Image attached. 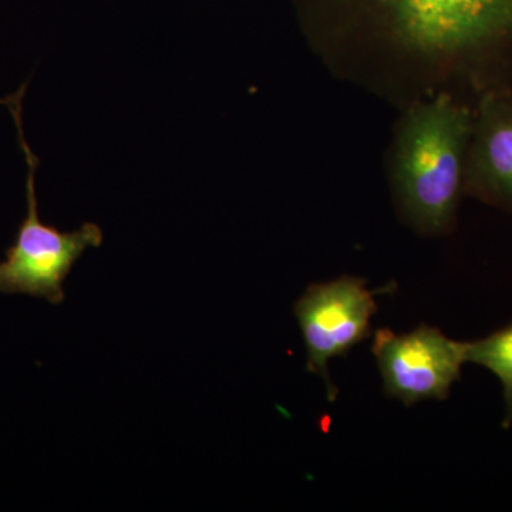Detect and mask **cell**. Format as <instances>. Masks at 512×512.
I'll return each mask as SVG.
<instances>
[{"label":"cell","mask_w":512,"mask_h":512,"mask_svg":"<svg viewBox=\"0 0 512 512\" xmlns=\"http://www.w3.org/2000/svg\"><path fill=\"white\" fill-rule=\"evenodd\" d=\"M293 312L308 353L306 369L322 379L328 399L335 402L339 392L330 377L329 362L345 357L369 338L370 320L377 313L375 292L366 288V279L345 275L309 286Z\"/></svg>","instance_id":"4"},{"label":"cell","mask_w":512,"mask_h":512,"mask_svg":"<svg viewBox=\"0 0 512 512\" xmlns=\"http://www.w3.org/2000/svg\"><path fill=\"white\" fill-rule=\"evenodd\" d=\"M10 99H12V94H10L8 97H5V99H0V104H2V106H8Z\"/></svg>","instance_id":"8"},{"label":"cell","mask_w":512,"mask_h":512,"mask_svg":"<svg viewBox=\"0 0 512 512\" xmlns=\"http://www.w3.org/2000/svg\"><path fill=\"white\" fill-rule=\"evenodd\" d=\"M464 195L512 214V92L474 104Z\"/></svg>","instance_id":"6"},{"label":"cell","mask_w":512,"mask_h":512,"mask_svg":"<svg viewBox=\"0 0 512 512\" xmlns=\"http://www.w3.org/2000/svg\"><path fill=\"white\" fill-rule=\"evenodd\" d=\"M28 84H22L12 94L8 109L15 121L18 141L25 157L26 217L20 222L15 242L6 249L5 261L0 262V293L29 295L46 299L52 305L64 301V282L74 264L87 248L103 244L99 225L86 222L73 232H63L45 224L39 217L36 195V171L39 158L33 153L23 131L22 101Z\"/></svg>","instance_id":"3"},{"label":"cell","mask_w":512,"mask_h":512,"mask_svg":"<svg viewBox=\"0 0 512 512\" xmlns=\"http://www.w3.org/2000/svg\"><path fill=\"white\" fill-rule=\"evenodd\" d=\"M330 72L400 110L512 92V0H293Z\"/></svg>","instance_id":"1"},{"label":"cell","mask_w":512,"mask_h":512,"mask_svg":"<svg viewBox=\"0 0 512 512\" xmlns=\"http://www.w3.org/2000/svg\"><path fill=\"white\" fill-rule=\"evenodd\" d=\"M372 352L384 393L407 407L424 400H446L467 362V342L450 339L424 323L403 335L377 330Z\"/></svg>","instance_id":"5"},{"label":"cell","mask_w":512,"mask_h":512,"mask_svg":"<svg viewBox=\"0 0 512 512\" xmlns=\"http://www.w3.org/2000/svg\"><path fill=\"white\" fill-rule=\"evenodd\" d=\"M467 362L493 372L504 389L505 429L512 424V322L483 339L467 342Z\"/></svg>","instance_id":"7"},{"label":"cell","mask_w":512,"mask_h":512,"mask_svg":"<svg viewBox=\"0 0 512 512\" xmlns=\"http://www.w3.org/2000/svg\"><path fill=\"white\" fill-rule=\"evenodd\" d=\"M473 124L474 106L447 93L402 109L389 177L400 215L420 235L443 237L456 227Z\"/></svg>","instance_id":"2"}]
</instances>
